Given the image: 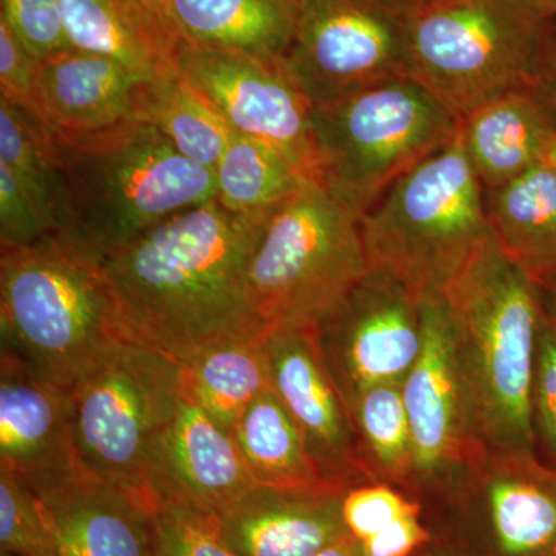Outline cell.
Wrapping results in <instances>:
<instances>
[{
  "instance_id": "1",
  "label": "cell",
  "mask_w": 556,
  "mask_h": 556,
  "mask_svg": "<svg viewBox=\"0 0 556 556\" xmlns=\"http://www.w3.org/2000/svg\"><path fill=\"white\" fill-rule=\"evenodd\" d=\"M274 211L240 214L214 197L104 255L130 339L181 364L215 343L265 336L248 273Z\"/></svg>"
},
{
  "instance_id": "2",
  "label": "cell",
  "mask_w": 556,
  "mask_h": 556,
  "mask_svg": "<svg viewBox=\"0 0 556 556\" xmlns=\"http://www.w3.org/2000/svg\"><path fill=\"white\" fill-rule=\"evenodd\" d=\"M479 444L535 452L532 382L540 288L490 239L442 294Z\"/></svg>"
},
{
  "instance_id": "3",
  "label": "cell",
  "mask_w": 556,
  "mask_h": 556,
  "mask_svg": "<svg viewBox=\"0 0 556 556\" xmlns=\"http://www.w3.org/2000/svg\"><path fill=\"white\" fill-rule=\"evenodd\" d=\"M127 340L101 257L62 236L0 247V354L72 390Z\"/></svg>"
},
{
  "instance_id": "4",
  "label": "cell",
  "mask_w": 556,
  "mask_h": 556,
  "mask_svg": "<svg viewBox=\"0 0 556 556\" xmlns=\"http://www.w3.org/2000/svg\"><path fill=\"white\" fill-rule=\"evenodd\" d=\"M54 139L65 181L60 236L98 257L215 197L214 170L182 156L144 121Z\"/></svg>"
},
{
  "instance_id": "5",
  "label": "cell",
  "mask_w": 556,
  "mask_h": 556,
  "mask_svg": "<svg viewBox=\"0 0 556 556\" xmlns=\"http://www.w3.org/2000/svg\"><path fill=\"white\" fill-rule=\"evenodd\" d=\"M369 269L396 278L419 300L442 298L492 239L485 189L459 135L361 215Z\"/></svg>"
},
{
  "instance_id": "6",
  "label": "cell",
  "mask_w": 556,
  "mask_h": 556,
  "mask_svg": "<svg viewBox=\"0 0 556 556\" xmlns=\"http://www.w3.org/2000/svg\"><path fill=\"white\" fill-rule=\"evenodd\" d=\"M459 119L412 78L314 108L317 181L361 217L402 175L456 137Z\"/></svg>"
},
{
  "instance_id": "7",
  "label": "cell",
  "mask_w": 556,
  "mask_h": 556,
  "mask_svg": "<svg viewBox=\"0 0 556 556\" xmlns=\"http://www.w3.org/2000/svg\"><path fill=\"white\" fill-rule=\"evenodd\" d=\"M546 17L530 0H424L409 16L407 76L456 116L532 87Z\"/></svg>"
},
{
  "instance_id": "8",
  "label": "cell",
  "mask_w": 556,
  "mask_h": 556,
  "mask_svg": "<svg viewBox=\"0 0 556 556\" xmlns=\"http://www.w3.org/2000/svg\"><path fill=\"white\" fill-rule=\"evenodd\" d=\"M368 270L361 217L309 179L270 214L248 280L266 327L314 331Z\"/></svg>"
},
{
  "instance_id": "9",
  "label": "cell",
  "mask_w": 556,
  "mask_h": 556,
  "mask_svg": "<svg viewBox=\"0 0 556 556\" xmlns=\"http://www.w3.org/2000/svg\"><path fill=\"white\" fill-rule=\"evenodd\" d=\"M181 402L177 361L137 340L121 343L72 388L80 466L150 503V455Z\"/></svg>"
},
{
  "instance_id": "10",
  "label": "cell",
  "mask_w": 556,
  "mask_h": 556,
  "mask_svg": "<svg viewBox=\"0 0 556 556\" xmlns=\"http://www.w3.org/2000/svg\"><path fill=\"white\" fill-rule=\"evenodd\" d=\"M428 497L431 533L470 556H556V470L535 452L479 450Z\"/></svg>"
},
{
  "instance_id": "11",
  "label": "cell",
  "mask_w": 556,
  "mask_h": 556,
  "mask_svg": "<svg viewBox=\"0 0 556 556\" xmlns=\"http://www.w3.org/2000/svg\"><path fill=\"white\" fill-rule=\"evenodd\" d=\"M415 3L298 0V27L285 60L314 108L407 76Z\"/></svg>"
},
{
  "instance_id": "12",
  "label": "cell",
  "mask_w": 556,
  "mask_h": 556,
  "mask_svg": "<svg viewBox=\"0 0 556 556\" xmlns=\"http://www.w3.org/2000/svg\"><path fill=\"white\" fill-rule=\"evenodd\" d=\"M177 70L214 104L233 134L277 149L317 181L314 105L285 58L179 40Z\"/></svg>"
},
{
  "instance_id": "13",
  "label": "cell",
  "mask_w": 556,
  "mask_h": 556,
  "mask_svg": "<svg viewBox=\"0 0 556 556\" xmlns=\"http://www.w3.org/2000/svg\"><path fill=\"white\" fill-rule=\"evenodd\" d=\"M420 302L396 278L369 269L314 329L348 409L368 388L407 378L422 348Z\"/></svg>"
},
{
  "instance_id": "14",
  "label": "cell",
  "mask_w": 556,
  "mask_h": 556,
  "mask_svg": "<svg viewBox=\"0 0 556 556\" xmlns=\"http://www.w3.org/2000/svg\"><path fill=\"white\" fill-rule=\"evenodd\" d=\"M420 318L422 348L402 380L415 452L413 493L417 500L444 490L484 448L475 433L444 299L422 300Z\"/></svg>"
},
{
  "instance_id": "15",
  "label": "cell",
  "mask_w": 556,
  "mask_h": 556,
  "mask_svg": "<svg viewBox=\"0 0 556 556\" xmlns=\"http://www.w3.org/2000/svg\"><path fill=\"white\" fill-rule=\"evenodd\" d=\"M265 345L274 390L302 430L325 482L343 490L376 482L362 459L353 417L313 329L269 328Z\"/></svg>"
},
{
  "instance_id": "16",
  "label": "cell",
  "mask_w": 556,
  "mask_h": 556,
  "mask_svg": "<svg viewBox=\"0 0 556 556\" xmlns=\"http://www.w3.org/2000/svg\"><path fill=\"white\" fill-rule=\"evenodd\" d=\"M156 80L112 58L70 49L40 62L33 116L61 139L146 123Z\"/></svg>"
},
{
  "instance_id": "17",
  "label": "cell",
  "mask_w": 556,
  "mask_h": 556,
  "mask_svg": "<svg viewBox=\"0 0 556 556\" xmlns=\"http://www.w3.org/2000/svg\"><path fill=\"white\" fill-rule=\"evenodd\" d=\"M58 556H156L153 507L76 464L31 486Z\"/></svg>"
},
{
  "instance_id": "18",
  "label": "cell",
  "mask_w": 556,
  "mask_h": 556,
  "mask_svg": "<svg viewBox=\"0 0 556 556\" xmlns=\"http://www.w3.org/2000/svg\"><path fill=\"white\" fill-rule=\"evenodd\" d=\"M146 485L152 507L178 503L214 515L255 486L233 434L188 402L156 441Z\"/></svg>"
},
{
  "instance_id": "19",
  "label": "cell",
  "mask_w": 556,
  "mask_h": 556,
  "mask_svg": "<svg viewBox=\"0 0 556 556\" xmlns=\"http://www.w3.org/2000/svg\"><path fill=\"white\" fill-rule=\"evenodd\" d=\"M76 464L72 390L0 354V468L33 486Z\"/></svg>"
},
{
  "instance_id": "20",
  "label": "cell",
  "mask_w": 556,
  "mask_h": 556,
  "mask_svg": "<svg viewBox=\"0 0 556 556\" xmlns=\"http://www.w3.org/2000/svg\"><path fill=\"white\" fill-rule=\"evenodd\" d=\"M346 490L255 485L217 517L240 556H314L350 533L342 517Z\"/></svg>"
},
{
  "instance_id": "21",
  "label": "cell",
  "mask_w": 556,
  "mask_h": 556,
  "mask_svg": "<svg viewBox=\"0 0 556 556\" xmlns=\"http://www.w3.org/2000/svg\"><path fill=\"white\" fill-rule=\"evenodd\" d=\"M457 135L482 186L492 190L546 160L556 127L533 87H521L471 110Z\"/></svg>"
},
{
  "instance_id": "22",
  "label": "cell",
  "mask_w": 556,
  "mask_h": 556,
  "mask_svg": "<svg viewBox=\"0 0 556 556\" xmlns=\"http://www.w3.org/2000/svg\"><path fill=\"white\" fill-rule=\"evenodd\" d=\"M73 49L102 54L149 78L177 70L178 36L155 0H60Z\"/></svg>"
},
{
  "instance_id": "23",
  "label": "cell",
  "mask_w": 556,
  "mask_h": 556,
  "mask_svg": "<svg viewBox=\"0 0 556 556\" xmlns=\"http://www.w3.org/2000/svg\"><path fill=\"white\" fill-rule=\"evenodd\" d=\"M181 42L263 58H287L298 0H155Z\"/></svg>"
},
{
  "instance_id": "24",
  "label": "cell",
  "mask_w": 556,
  "mask_h": 556,
  "mask_svg": "<svg viewBox=\"0 0 556 556\" xmlns=\"http://www.w3.org/2000/svg\"><path fill=\"white\" fill-rule=\"evenodd\" d=\"M497 247L538 287L556 278V166L544 160L501 188L485 190Z\"/></svg>"
},
{
  "instance_id": "25",
  "label": "cell",
  "mask_w": 556,
  "mask_h": 556,
  "mask_svg": "<svg viewBox=\"0 0 556 556\" xmlns=\"http://www.w3.org/2000/svg\"><path fill=\"white\" fill-rule=\"evenodd\" d=\"M266 334L215 343L181 362L182 402L203 409L218 426L232 433L249 405L273 387Z\"/></svg>"
},
{
  "instance_id": "26",
  "label": "cell",
  "mask_w": 556,
  "mask_h": 556,
  "mask_svg": "<svg viewBox=\"0 0 556 556\" xmlns=\"http://www.w3.org/2000/svg\"><path fill=\"white\" fill-rule=\"evenodd\" d=\"M232 434L255 485L288 490L336 489L321 478L302 430L274 387L249 405Z\"/></svg>"
},
{
  "instance_id": "27",
  "label": "cell",
  "mask_w": 556,
  "mask_h": 556,
  "mask_svg": "<svg viewBox=\"0 0 556 556\" xmlns=\"http://www.w3.org/2000/svg\"><path fill=\"white\" fill-rule=\"evenodd\" d=\"M214 177L215 200L240 214L276 208L313 179L277 149L237 134L215 166Z\"/></svg>"
},
{
  "instance_id": "28",
  "label": "cell",
  "mask_w": 556,
  "mask_h": 556,
  "mask_svg": "<svg viewBox=\"0 0 556 556\" xmlns=\"http://www.w3.org/2000/svg\"><path fill=\"white\" fill-rule=\"evenodd\" d=\"M0 164L30 193L50 232L60 236L65 181L56 139L27 110L0 98Z\"/></svg>"
},
{
  "instance_id": "29",
  "label": "cell",
  "mask_w": 556,
  "mask_h": 556,
  "mask_svg": "<svg viewBox=\"0 0 556 556\" xmlns=\"http://www.w3.org/2000/svg\"><path fill=\"white\" fill-rule=\"evenodd\" d=\"M350 413L362 459L371 478L413 492L415 452L402 382L368 388Z\"/></svg>"
},
{
  "instance_id": "30",
  "label": "cell",
  "mask_w": 556,
  "mask_h": 556,
  "mask_svg": "<svg viewBox=\"0 0 556 556\" xmlns=\"http://www.w3.org/2000/svg\"><path fill=\"white\" fill-rule=\"evenodd\" d=\"M146 123L156 127L182 156L212 170L233 137L214 104L178 70L156 80Z\"/></svg>"
},
{
  "instance_id": "31",
  "label": "cell",
  "mask_w": 556,
  "mask_h": 556,
  "mask_svg": "<svg viewBox=\"0 0 556 556\" xmlns=\"http://www.w3.org/2000/svg\"><path fill=\"white\" fill-rule=\"evenodd\" d=\"M0 552L14 556H58L38 496L7 468H0Z\"/></svg>"
},
{
  "instance_id": "32",
  "label": "cell",
  "mask_w": 556,
  "mask_h": 556,
  "mask_svg": "<svg viewBox=\"0 0 556 556\" xmlns=\"http://www.w3.org/2000/svg\"><path fill=\"white\" fill-rule=\"evenodd\" d=\"M156 556H240L218 517L178 503L153 507Z\"/></svg>"
},
{
  "instance_id": "33",
  "label": "cell",
  "mask_w": 556,
  "mask_h": 556,
  "mask_svg": "<svg viewBox=\"0 0 556 556\" xmlns=\"http://www.w3.org/2000/svg\"><path fill=\"white\" fill-rule=\"evenodd\" d=\"M412 514H424L422 503L404 490L386 482H367L350 486L342 497V517L348 532L358 541Z\"/></svg>"
},
{
  "instance_id": "34",
  "label": "cell",
  "mask_w": 556,
  "mask_h": 556,
  "mask_svg": "<svg viewBox=\"0 0 556 556\" xmlns=\"http://www.w3.org/2000/svg\"><path fill=\"white\" fill-rule=\"evenodd\" d=\"M0 17L40 62L73 49L60 0H0Z\"/></svg>"
},
{
  "instance_id": "35",
  "label": "cell",
  "mask_w": 556,
  "mask_h": 556,
  "mask_svg": "<svg viewBox=\"0 0 556 556\" xmlns=\"http://www.w3.org/2000/svg\"><path fill=\"white\" fill-rule=\"evenodd\" d=\"M532 413L536 445L556 459V321L544 308L538 328Z\"/></svg>"
},
{
  "instance_id": "36",
  "label": "cell",
  "mask_w": 556,
  "mask_h": 556,
  "mask_svg": "<svg viewBox=\"0 0 556 556\" xmlns=\"http://www.w3.org/2000/svg\"><path fill=\"white\" fill-rule=\"evenodd\" d=\"M53 237L30 193L0 164V247H28Z\"/></svg>"
},
{
  "instance_id": "37",
  "label": "cell",
  "mask_w": 556,
  "mask_h": 556,
  "mask_svg": "<svg viewBox=\"0 0 556 556\" xmlns=\"http://www.w3.org/2000/svg\"><path fill=\"white\" fill-rule=\"evenodd\" d=\"M40 61L0 17V98L35 113Z\"/></svg>"
},
{
  "instance_id": "38",
  "label": "cell",
  "mask_w": 556,
  "mask_h": 556,
  "mask_svg": "<svg viewBox=\"0 0 556 556\" xmlns=\"http://www.w3.org/2000/svg\"><path fill=\"white\" fill-rule=\"evenodd\" d=\"M431 538L433 533L424 515L412 514L361 543L365 556H413Z\"/></svg>"
},
{
  "instance_id": "39",
  "label": "cell",
  "mask_w": 556,
  "mask_h": 556,
  "mask_svg": "<svg viewBox=\"0 0 556 556\" xmlns=\"http://www.w3.org/2000/svg\"><path fill=\"white\" fill-rule=\"evenodd\" d=\"M532 87L546 105L556 127V16L544 21Z\"/></svg>"
},
{
  "instance_id": "40",
  "label": "cell",
  "mask_w": 556,
  "mask_h": 556,
  "mask_svg": "<svg viewBox=\"0 0 556 556\" xmlns=\"http://www.w3.org/2000/svg\"><path fill=\"white\" fill-rule=\"evenodd\" d=\"M314 556H365L361 541L348 533Z\"/></svg>"
},
{
  "instance_id": "41",
  "label": "cell",
  "mask_w": 556,
  "mask_h": 556,
  "mask_svg": "<svg viewBox=\"0 0 556 556\" xmlns=\"http://www.w3.org/2000/svg\"><path fill=\"white\" fill-rule=\"evenodd\" d=\"M413 556H470L444 538L434 536Z\"/></svg>"
},
{
  "instance_id": "42",
  "label": "cell",
  "mask_w": 556,
  "mask_h": 556,
  "mask_svg": "<svg viewBox=\"0 0 556 556\" xmlns=\"http://www.w3.org/2000/svg\"><path fill=\"white\" fill-rule=\"evenodd\" d=\"M540 288L541 302L548 316L556 321V278Z\"/></svg>"
},
{
  "instance_id": "43",
  "label": "cell",
  "mask_w": 556,
  "mask_h": 556,
  "mask_svg": "<svg viewBox=\"0 0 556 556\" xmlns=\"http://www.w3.org/2000/svg\"><path fill=\"white\" fill-rule=\"evenodd\" d=\"M543 17L556 16V0H530Z\"/></svg>"
},
{
  "instance_id": "44",
  "label": "cell",
  "mask_w": 556,
  "mask_h": 556,
  "mask_svg": "<svg viewBox=\"0 0 556 556\" xmlns=\"http://www.w3.org/2000/svg\"><path fill=\"white\" fill-rule=\"evenodd\" d=\"M546 160L556 166V137L552 139L546 152Z\"/></svg>"
},
{
  "instance_id": "45",
  "label": "cell",
  "mask_w": 556,
  "mask_h": 556,
  "mask_svg": "<svg viewBox=\"0 0 556 556\" xmlns=\"http://www.w3.org/2000/svg\"><path fill=\"white\" fill-rule=\"evenodd\" d=\"M0 556H14V555H11V554H2V552H0Z\"/></svg>"
},
{
  "instance_id": "46",
  "label": "cell",
  "mask_w": 556,
  "mask_h": 556,
  "mask_svg": "<svg viewBox=\"0 0 556 556\" xmlns=\"http://www.w3.org/2000/svg\"><path fill=\"white\" fill-rule=\"evenodd\" d=\"M412 2H424V0H412Z\"/></svg>"
}]
</instances>
